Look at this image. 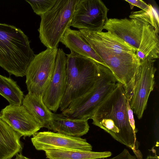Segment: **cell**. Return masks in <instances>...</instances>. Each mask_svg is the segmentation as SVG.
Masks as SVG:
<instances>
[{
	"label": "cell",
	"mask_w": 159,
	"mask_h": 159,
	"mask_svg": "<svg viewBox=\"0 0 159 159\" xmlns=\"http://www.w3.org/2000/svg\"><path fill=\"white\" fill-rule=\"evenodd\" d=\"M0 118L21 137L33 135L41 128L22 104L6 106L0 111Z\"/></svg>",
	"instance_id": "7c38bea8"
},
{
	"label": "cell",
	"mask_w": 159,
	"mask_h": 159,
	"mask_svg": "<svg viewBox=\"0 0 159 159\" xmlns=\"http://www.w3.org/2000/svg\"><path fill=\"white\" fill-rule=\"evenodd\" d=\"M44 151L46 158L48 159H99L107 158L112 155L109 151L98 152L57 149Z\"/></svg>",
	"instance_id": "d6986e66"
},
{
	"label": "cell",
	"mask_w": 159,
	"mask_h": 159,
	"mask_svg": "<svg viewBox=\"0 0 159 159\" xmlns=\"http://www.w3.org/2000/svg\"><path fill=\"white\" fill-rule=\"evenodd\" d=\"M21 137L0 118V159H11L20 153Z\"/></svg>",
	"instance_id": "e0dca14e"
},
{
	"label": "cell",
	"mask_w": 159,
	"mask_h": 159,
	"mask_svg": "<svg viewBox=\"0 0 159 159\" xmlns=\"http://www.w3.org/2000/svg\"><path fill=\"white\" fill-rule=\"evenodd\" d=\"M60 42L69 48L70 51L89 58L96 63L106 66L105 64L81 36L80 31L68 28L62 36Z\"/></svg>",
	"instance_id": "5bb4252c"
},
{
	"label": "cell",
	"mask_w": 159,
	"mask_h": 159,
	"mask_svg": "<svg viewBox=\"0 0 159 159\" xmlns=\"http://www.w3.org/2000/svg\"><path fill=\"white\" fill-rule=\"evenodd\" d=\"M66 56L67 89L72 84L79 75L87 57L72 51Z\"/></svg>",
	"instance_id": "44dd1931"
},
{
	"label": "cell",
	"mask_w": 159,
	"mask_h": 159,
	"mask_svg": "<svg viewBox=\"0 0 159 159\" xmlns=\"http://www.w3.org/2000/svg\"><path fill=\"white\" fill-rule=\"evenodd\" d=\"M109 9L100 0H78L71 26L80 30L102 31Z\"/></svg>",
	"instance_id": "9c48e42d"
},
{
	"label": "cell",
	"mask_w": 159,
	"mask_h": 159,
	"mask_svg": "<svg viewBox=\"0 0 159 159\" xmlns=\"http://www.w3.org/2000/svg\"><path fill=\"white\" fill-rule=\"evenodd\" d=\"M88 120L72 119L62 113H53L50 129L67 135L80 137L89 130Z\"/></svg>",
	"instance_id": "9a60e30c"
},
{
	"label": "cell",
	"mask_w": 159,
	"mask_h": 159,
	"mask_svg": "<svg viewBox=\"0 0 159 159\" xmlns=\"http://www.w3.org/2000/svg\"><path fill=\"white\" fill-rule=\"evenodd\" d=\"M20 29L0 23V66L10 75L22 77L35 54Z\"/></svg>",
	"instance_id": "3957f363"
},
{
	"label": "cell",
	"mask_w": 159,
	"mask_h": 159,
	"mask_svg": "<svg viewBox=\"0 0 159 159\" xmlns=\"http://www.w3.org/2000/svg\"><path fill=\"white\" fill-rule=\"evenodd\" d=\"M66 54L63 50L59 48L53 73L43 96L44 104L50 110L54 112H56L59 108L66 89Z\"/></svg>",
	"instance_id": "8fae6325"
},
{
	"label": "cell",
	"mask_w": 159,
	"mask_h": 159,
	"mask_svg": "<svg viewBox=\"0 0 159 159\" xmlns=\"http://www.w3.org/2000/svg\"><path fill=\"white\" fill-rule=\"evenodd\" d=\"M130 5V9H132L134 7L136 6L142 10L148 11L150 9L152 5L147 4L144 1L141 0H125Z\"/></svg>",
	"instance_id": "cb8c5ba5"
},
{
	"label": "cell",
	"mask_w": 159,
	"mask_h": 159,
	"mask_svg": "<svg viewBox=\"0 0 159 159\" xmlns=\"http://www.w3.org/2000/svg\"><path fill=\"white\" fill-rule=\"evenodd\" d=\"M104 29L135 48L140 61L159 58L158 34L149 24L135 19L109 18Z\"/></svg>",
	"instance_id": "7a4b0ae2"
},
{
	"label": "cell",
	"mask_w": 159,
	"mask_h": 159,
	"mask_svg": "<svg viewBox=\"0 0 159 159\" xmlns=\"http://www.w3.org/2000/svg\"><path fill=\"white\" fill-rule=\"evenodd\" d=\"M22 105L41 128L50 129L53 113L44 103L42 96L28 93L24 97Z\"/></svg>",
	"instance_id": "ac0fdd59"
},
{
	"label": "cell",
	"mask_w": 159,
	"mask_h": 159,
	"mask_svg": "<svg viewBox=\"0 0 159 159\" xmlns=\"http://www.w3.org/2000/svg\"><path fill=\"white\" fill-rule=\"evenodd\" d=\"M102 158L99 159H105ZM107 159H136L135 156L132 155L129 150L125 148L119 154L112 157Z\"/></svg>",
	"instance_id": "d4e9b609"
},
{
	"label": "cell",
	"mask_w": 159,
	"mask_h": 159,
	"mask_svg": "<svg viewBox=\"0 0 159 159\" xmlns=\"http://www.w3.org/2000/svg\"><path fill=\"white\" fill-rule=\"evenodd\" d=\"M145 159H159V157L157 156H152L148 155Z\"/></svg>",
	"instance_id": "4316f807"
},
{
	"label": "cell",
	"mask_w": 159,
	"mask_h": 159,
	"mask_svg": "<svg viewBox=\"0 0 159 159\" xmlns=\"http://www.w3.org/2000/svg\"><path fill=\"white\" fill-rule=\"evenodd\" d=\"M97 63L86 57L79 75L75 82L66 89L59 108L62 111L66 109L72 101L82 96L93 86L97 78Z\"/></svg>",
	"instance_id": "4fadbf2b"
},
{
	"label": "cell",
	"mask_w": 159,
	"mask_h": 159,
	"mask_svg": "<svg viewBox=\"0 0 159 159\" xmlns=\"http://www.w3.org/2000/svg\"><path fill=\"white\" fill-rule=\"evenodd\" d=\"M129 102L122 84L117 82L112 92L95 111L92 124L104 130L115 140L133 150L138 159L142 155L138 149L137 130L129 122Z\"/></svg>",
	"instance_id": "6da1fadb"
},
{
	"label": "cell",
	"mask_w": 159,
	"mask_h": 159,
	"mask_svg": "<svg viewBox=\"0 0 159 159\" xmlns=\"http://www.w3.org/2000/svg\"><path fill=\"white\" fill-rule=\"evenodd\" d=\"M81 34L114 52L121 53L136 54V50L118 37L108 32H94L80 30Z\"/></svg>",
	"instance_id": "2e32d148"
},
{
	"label": "cell",
	"mask_w": 159,
	"mask_h": 159,
	"mask_svg": "<svg viewBox=\"0 0 159 159\" xmlns=\"http://www.w3.org/2000/svg\"><path fill=\"white\" fill-rule=\"evenodd\" d=\"M57 0H25L31 6L34 12L41 16L48 11Z\"/></svg>",
	"instance_id": "603a6c76"
},
{
	"label": "cell",
	"mask_w": 159,
	"mask_h": 159,
	"mask_svg": "<svg viewBox=\"0 0 159 159\" xmlns=\"http://www.w3.org/2000/svg\"><path fill=\"white\" fill-rule=\"evenodd\" d=\"M58 49L47 48L35 55L25 75L28 93L43 97L54 71Z\"/></svg>",
	"instance_id": "ba28073f"
},
{
	"label": "cell",
	"mask_w": 159,
	"mask_h": 159,
	"mask_svg": "<svg viewBox=\"0 0 159 159\" xmlns=\"http://www.w3.org/2000/svg\"><path fill=\"white\" fill-rule=\"evenodd\" d=\"M0 95L10 105H21L24 97L23 92L16 82L0 74Z\"/></svg>",
	"instance_id": "ffe728a7"
},
{
	"label": "cell",
	"mask_w": 159,
	"mask_h": 159,
	"mask_svg": "<svg viewBox=\"0 0 159 159\" xmlns=\"http://www.w3.org/2000/svg\"><path fill=\"white\" fill-rule=\"evenodd\" d=\"M97 63V76L92 87L61 111L67 118L88 120L91 119L96 109L112 92L118 82L108 67Z\"/></svg>",
	"instance_id": "277c9868"
},
{
	"label": "cell",
	"mask_w": 159,
	"mask_h": 159,
	"mask_svg": "<svg viewBox=\"0 0 159 159\" xmlns=\"http://www.w3.org/2000/svg\"><path fill=\"white\" fill-rule=\"evenodd\" d=\"M81 36L111 71L118 82L126 85L132 80L140 61L136 54L111 51L90 38Z\"/></svg>",
	"instance_id": "52a82bcc"
},
{
	"label": "cell",
	"mask_w": 159,
	"mask_h": 159,
	"mask_svg": "<svg viewBox=\"0 0 159 159\" xmlns=\"http://www.w3.org/2000/svg\"><path fill=\"white\" fill-rule=\"evenodd\" d=\"M130 19H137L147 23L152 26L158 34L159 19L158 13L152 6L148 11L143 10L131 12L129 16Z\"/></svg>",
	"instance_id": "7402d4cb"
},
{
	"label": "cell",
	"mask_w": 159,
	"mask_h": 159,
	"mask_svg": "<svg viewBox=\"0 0 159 159\" xmlns=\"http://www.w3.org/2000/svg\"><path fill=\"white\" fill-rule=\"evenodd\" d=\"M155 61V60L150 59L140 61L133 78L123 86L130 107L139 119L143 117L154 87Z\"/></svg>",
	"instance_id": "8992f818"
},
{
	"label": "cell",
	"mask_w": 159,
	"mask_h": 159,
	"mask_svg": "<svg viewBox=\"0 0 159 159\" xmlns=\"http://www.w3.org/2000/svg\"><path fill=\"white\" fill-rule=\"evenodd\" d=\"M78 1L57 0L48 11L40 16L39 37L47 48H57L63 34L71 26Z\"/></svg>",
	"instance_id": "5b68a950"
},
{
	"label": "cell",
	"mask_w": 159,
	"mask_h": 159,
	"mask_svg": "<svg viewBox=\"0 0 159 159\" xmlns=\"http://www.w3.org/2000/svg\"><path fill=\"white\" fill-rule=\"evenodd\" d=\"M15 159H30L22 155L20 153L17 154L16 155Z\"/></svg>",
	"instance_id": "484cf974"
},
{
	"label": "cell",
	"mask_w": 159,
	"mask_h": 159,
	"mask_svg": "<svg viewBox=\"0 0 159 159\" xmlns=\"http://www.w3.org/2000/svg\"><path fill=\"white\" fill-rule=\"evenodd\" d=\"M31 141L37 150L57 149L92 151V147L85 139L51 131L37 132Z\"/></svg>",
	"instance_id": "30bf717a"
}]
</instances>
